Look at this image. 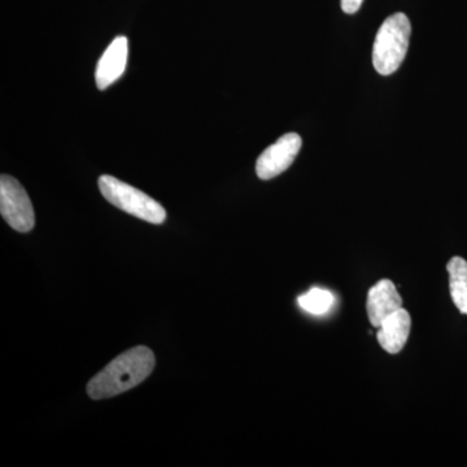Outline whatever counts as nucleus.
Here are the masks:
<instances>
[{
	"label": "nucleus",
	"mask_w": 467,
	"mask_h": 467,
	"mask_svg": "<svg viewBox=\"0 0 467 467\" xmlns=\"http://www.w3.org/2000/svg\"><path fill=\"white\" fill-rule=\"evenodd\" d=\"M410 327L411 318L408 310L404 308L396 310L378 327V343L386 352L396 355V353L401 352L407 344Z\"/></svg>",
	"instance_id": "nucleus-8"
},
{
	"label": "nucleus",
	"mask_w": 467,
	"mask_h": 467,
	"mask_svg": "<svg viewBox=\"0 0 467 467\" xmlns=\"http://www.w3.org/2000/svg\"><path fill=\"white\" fill-rule=\"evenodd\" d=\"M402 308V299L396 285L389 279H383L368 290L367 310L373 327H379L387 317Z\"/></svg>",
	"instance_id": "nucleus-6"
},
{
	"label": "nucleus",
	"mask_w": 467,
	"mask_h": 467,
	"mask_svg": "<svg viewBox=\"0 0 467 467\" xmlns=\"http://www.w3.org/2000/svg\"><path fill=\"white\" fill-rule=\"evenodd\" d=\"M411 26L407 15L398 12L378 30L373 47V66L379 75L391 76L407 57Z\"/></svg>",
	"instance_id": "nucleus-2"
},
{
	"label": "nucleus",
	"mask_w": 467,
	"mask_h": 467,
	"mask_svg": "<svg viewBox=\"0 0 467 467\" xmlns=\"http://www.w3.org/2000/svg\"><path fill=\"white\" fill-rule=\"evenodd\" d=\"M128 45L126 36H117L100 57L97 73H95L99 90H106L124 75L126 63H128Z\"/></svg>",
	"instance_id": "nucleus-7"
},
{
	"label": "nucleus",
	"mask_w": 467,
	"mask_h": 467,
	"mask_svg": "<svg viewBox=\"0 0 467 467\" xmlns=\"http://www.w3.org/2000/svg\"><path fill=\"white\" fill-rule=\"evenodd\" d=\"M299 306L310 315H326L331 309L334 304V296L331 292L321 290V288H312L306 294L299 297Z\"/></svg>",
	"instance_id": "nucleus-10"
},
{
	"label": "nucleus",
	"mask_w": 467,
	"mask_h": 467,
	"mask_svg": "<svg viewBox=\"0 0 467 467\" xmlns=\"http://www.w3.org/2000/svg\"><path fill=\"white\" fill-rule=\"evenodd\" d=\"M301 144L303 140L299 134L288 133L267 147L256 162V173L260 180L269 181L287 171L300 152Z\"/></svg>",
	"instance_id": "nucleus-5"
},
{
	"label": "nucleus",
	"mask_w": 467,
	"mask_h": 467,
	"mask_svg": "<svg viewBox=\"0 0 467 467\" xmlns=\"http://www.w3.org/2000/svg\"><path fill=\"white\" fill-rule=\"evenodd\" d=\"M364 0H342V9L346 14L353 15L361 8Z\"/></svg>",
	"instance_id": "nucleus-11"
},
{
	"label": "nucleus",
	"mask_w": 467,
	"mask_h": 467,
	"mask_svg": "<svg viewBox=\"0 0 467 467\" xmlns=\"http://www.w3.org/2000/svg\"><path fill=\"white\" fill-rule=\"evenodd\" d=\"M450 275V290L454 306L467 316V261L462 257H451L447 265Z\"/></svg>",
	"instance_id": "nucleus-9"
},
{
	"label": "nucleus",
	"mask_w": 467,
	"mask_h": 467,
	"mask_svg": "<svg viewBox=\"0 0 467 467\" xmlns=\"http://www.w3.org/2000/svg\"><path fill=\"white\" fill-rule=\"evenodd\" d=\"M155 355L147 347L140 346L117 356L88 384L92 400L115 398L144 382L155 368Z\"/></svg>",
	"instance_id": "nucleus-1"
},
{
	"label": "nucleus",
	"mask_w": 467,
	"mask_h": 467,
	"mask_svg": "<svg viewBox=\"0 0 467 467\" xmlns=\"http://www.w3.org/2000/svg\"><path fill=\"white\" fill-rule=\"evenodd\" d=\"M98 183L101 195L107 202L126 213L155 225L164 223L167 218V212L161 204L130 184L122 182L112 175H101Z\"/></svg>",
	"instance_id": "nucleus-3"
},
{
	"label": "nucleus",
	"mask_w": 467,
	"mask_h": 467,
	"mask_svg": "<svg viewBox=\"0 0 467 467\" xmlns=\"http://www.w3.org/2000/svg\"><path fill=\"white\" fill-rule=\"evenodd\" d=\"M0 213L16 232L29 233L36 225V214L29 195L16 178L7 174L0 178Z\"/></svg>",
	"instance_id": "nucleus-4"
}]
</instances>
